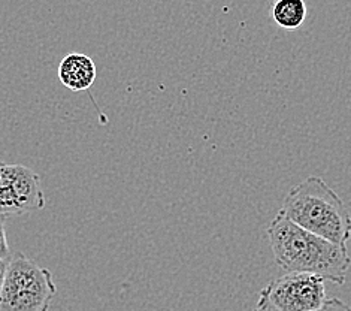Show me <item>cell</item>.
<instances>
[{
	"label": "cell",
	"instance_id": "1",
	"mask_svg": "<svg viewBox=\"0 0 351 311\" xmlns=\"http://www.w3.org/2000/svg\"><path fill=\"white\" fill-rule=\"evenodd\" d=\"M275 264L284 273H309L333 284H344L351 266L347 247L337 246L319 235L275 216L266 229Z\"/></svg>",
	"mask_w": 351,
	"mask_h": 311
},
{
	"label": "cell",
	"instance_id": "2",
	"mask_svg": "<svg viewBox=\"0 0 351 311\" xmlns=\"http://www.w3.org/2000/svg\"><path fill=\"white\" fill-rule=\"evenodd\" d=\"M278 214L337 246L351 240V214L344 200L320 176H308L284 198Z\"/></svg>",
	"mask_w": 351,
	"mask_h": 311
},
{
	"label": "cell",
	"instance_id": "3",
	"mask_svg": "<svg viewBox=\"0 0 351 311\" xmlns=\"http://www.w3.org/2000/svg\"><path fill=\"white\" fill-rule=\"evenodd\" d=\"M57 293L53 274L23 253L8 260L0 311H48Z\"/></svg>",
	"mask_w": 351,
	"mask_h": 311
},
{
	"label": "cell",
	"instance_id": "4",
	"mask_svg": "<svg viewBox=\"0 0 351 311\" xmlns=\"http://www.w3.org/2000/svg\"><path fill=\"white\" fill-rule=\"evenodd\" d=\"M45 203L39 174L24 165L0 161V217L35 213Z\"/></svg>",
	"mask_w": 351,
	"mask_h": 311
},
{
	"label": "cell",
	"instance_id": "5",
	"mask_svg": "<svg viewBox=\"0 0 351 311\" xmlns=\"http://www.w3.org/2000/svg\"><path fill=\"white\" fill-rule=\"evenodd\" d=\"M278 311H314L326 301V280L309 273H286L261 292Z\"/></svg>",
	"mask_w": 351,
	"mask_h": 311
},
{
	"label": "cell",
	"instance_id": "6",
	"mask_svg": "<svg viewBox=\"0 0 351 311\" xmlns=\"http://www.w3.org/2000/svg\"><path fill=\"white\" fill-rule=\"evenodd\" d=\"M58 80L72 91L88 90L96 80V65L86 54L71 53L58 66Z\"/></svg>",
	"mask_w": 351,
	"mask_h": 311
},
{
	"label": "cell",
	"instance_id": "7",
	"mask_svg": "<svg viewBox=\"0 0 351 311\" xmlns=\"http://www.w3.org/2000/svg\"><path fill=\"white\" fill-rule=\"evenodd\" d=\"M306 5L304 0H275L272 19L286 30L299 29L306 20Z\"/></svg>",
	"mask_w": 351,
	"mask_h": 311
},
{
	"label": "cell",
	"instance_id": "8",
	"mask_svg": "<svg viewBox=\"0 0 351 311\" xmlns=\"http://www.w3.org/2000/svg\"><path fill=\"white\" fill-rule=\"evenodd\" d=\"M314 311H351V307L338 298L326 299L324 304Z\"/></svg>",
	"mask_w": 351,
	"mask_h": 311
},
{
	"label": "cell",
	"instance_id": "9",
	"mask_svg": "<svg viewBox=\"0 0 351 311\" xmlns=\"http://www.w3.org/2000/svg\"><path fill=\"white\" fill-rule=\"evenodd\" d=\"M11 256V247L8 244L5 231V218L0 217V259H10Z\"/></svg>",
	"mask_w": 351,
	"mask_h": 311
},
{
	"label": "cell",
	"instance_id": "10",
	"mask_svg": "<svg viewBox=\"0 0 351 311\" xmlns=\"http://www.w3.org/2000/svg\"><path fill=\"white\" fill-rule=\"evenodd\" d=\"M253 311H278L277 308H274L272 304L269 301H267L265 297H258V301H257V306Z\"/></svg>",
	"mask_w": 351,
	"mask_h": 311
},
{
	"label": "cell",
	"instance_id": "11",
	"mask_svg": "<svg viewBox=\"0 0 351 311\" xmlns=\"http://www.w3.org/2000/svg\"><path fill=\"white\" fill-rule=\"evenodd\" d=\"M10 259H0V292H2V288H3L6 268H8V260H10Z\"/></svg>",
	"mask_w": 351,
	"mask_h": 311
}]
</instances>
